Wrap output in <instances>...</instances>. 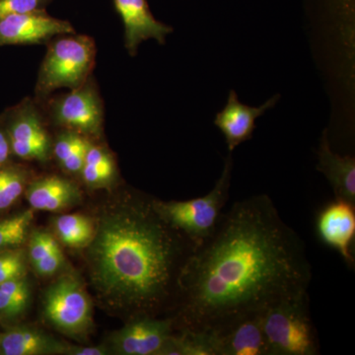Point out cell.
Returning a JSON list of instances; mask_svg holds the SVG:
<instances>
[{"instance_id":"cell-1","label":"cell","mask_w":355,"mask_h":355,"mask_svg":"<svg viewBox=\"0 0 355 355\" xmlns=\"http://www.w3.org/2000/svg\"><path fill=\"white\" fill-rule=\"evenodd\" d=\"M304 242L268 195L238 200L182 268L174 330H211L231 318L308 293Z\"/></svg>"},{"instance_id":"cell-2","label":"cell","mask_w":355,"mask_h":355,"mask_svg":"<svg viewBox=\"0 0 355 355\" xmlns=\"http://www.w3.org/2000/svg\"><path fill=\"white\" fill-rule=\"evenodd\" d=\"M85 249L98 295L132 319L173 309L195 246L158 216L153 200L128 196L103 212Z\"/></svg>"},{"instance_id":"cell-3","label":"cell","mask_w":355,"mask_h":355,"mask_svg":"<svg viewBox=\"0 0 355 355\" xmlns=\"http://www.w3.org/2000/svg\"><path fill=\"white\" fill-rule=\"evenodd\" d=\"M232 170V153H229L221 176L207 195L188 200H153V209L170 227L197 248L214 234L220 220L228 202Z\"/></svg>"},{"instance_id":"cell-4","label":"cell","mask_w":355,"mask_h":355,"mask_svg":"<svg viewBox=\"0 0 355 355\" xmlns=\"http://www.w3.org/2000/svg\"><path fill=\"white\" fill-rule=\"evenodd\" d=\"M97 49L85 35H62L49 42L36 84V99L44 101L58 89L73 90L88 80L94 69Z\"/></svg>"},{"instance_id":"cell-5","label":"cell","mask_w":355,"mask_h":355,"mask_svg":"<svg viewBox=\"0 0 355 355\" xmlns=\"http://www.w3.org/2000/svg\"><path fill=\"white\" fill-rule=\"evenodd\" d=\"M270 355H319L320 343L308 293L268 306L261 315Z\"/></svg>"},{"instance_id":"cell-6","label":"cell","mask_w":355,"mask_h":355,"mask_svg":"<svg viewBox=\"0 0 355 355\" xmlns=\"http://www.w3.org/2000/svg\"><path fill=\"white\" fill-rule=\"evenodd\" d=\"M44 314L60 333L83 338L92 329V305L85 289L71 275L51 284L44 294Z\"/></svg>"},{"instance_id":"cell-7","label":"cell","mask_w":355,"mask_h":355,"mask_svg":"<svg viewBox=\"0 0 355 355\" xmlns=\"http://www.w3.org/2000/svg\"><path fill=\"white\" fill-rule=\"evenodd\" d=\"M12 154L23 160L46 162L53 154V141L42 112L33 100H23L7 110L0 121Z\"/></svg>"},{"instance_id":"cell-8","label":"cell","mask_w":355,"mask_h":355,"mask_svg":"<svg viewBox=\"0 0 355 355\" xmlns=\"http://www.w3.org/2000/svg\"><path fill=\"white\" fill-rule=\"evenodd\" d=\"M48 113L55 125L88 139L102 133L104 106L92 77L80 87L49 101Z\"/></svg>"},{"instance_id":"cell-9","label":"cell","mask_w":355,"mask_h":355,"mask_svg":"<svg viewBox=\"0 0 355 355\" xmlns=\"http://www.w3.org/2000/svg\"><path fill=\"white\" fill-rule=\"evenodd\" d=\"M263 311L238 315L203 331L209 336L214 355H270L261 324Z\"/></svg>"},{"instance_id":"cell-10","label":"cell","mask_w":355,"mask_h":355,"mask_svg":"<svg viewBox=\"0 0 355 355\" xmlns=\"http://www.w3.org/2000/svg\"><path fill=\"white\" fill-rule=\"evenodd\" d=\"M174 331L171 317H135L112 336V345L121 355H161Z\"/></svg>"},{"instance_id":"cell-11","label":"cell","mask_w":355,"mask_h":355,"mask_svg":"<svg viewBox=\"0 0 355 355\" xmlns=\"http://www.w3.org/2000/svg\"><path fill=\"white\" fill-rule=\"evenodd\" d=\"M74 33L69 22L53 17L46 10L15 14L0 20V46L49 44L55 37Z\"/></svg>"},{"instance_id":"cell-12","label":"cell","mask_w":355,"mask_h":355,"mask_svg":"<svg viewBox=\"0 0 355 355\" xmlns=\"http://www.w3.org/2000/svg\"><path fill=\"white\" fill-rule=\"evenodd\" d=\"M316 232L320 241L335 250L354 270L355 266V203L336 198L318 211Z\"/></svg>"},{"instance_id":"cell-13","label":"cell","mask_w":355,"mask_h":355,"mask_svg":"<svg viewBox=\"0 0 355 355\" xmlns=\"http://www.w3.org/2000/svg\"><path fill=\"white\" fill-rule=\"evenodd\" d=\"M114 4L125 26V46L132 57L142 42L154 39L164 44L173 32L171 26L156 20L147 0H114Z\"/></svg>"},{"instance_id":"cell-14","label":"cell","mask_w":355,"mask_h":355,"mask_svg":"<svg viewBox=\"0 0 355 355\" xmlns=\"http://www.w3.org/2000/svg\"><path fill=\"white\" fill-rule=\"evenodd\" d=\"M279 98L275 95L261 107H250L239 101L235 90L230 91L225 107L214 119V125L223 133L229 153L253 137L257 119L275 107Z\"/></svg>"},{"instance_id":"cell-15","label":"cell","mask_w":355,"mask_h":355,"mask_svg":"<svg viewBox=\"0 0 355 355\" xmlns=\"http://www.w3.org/2000/svg\"><path fill=\"white\" fill-rule=\"evenodd\" d=\"M26 197L33 209L60 212L80 202L81 193L70 180L50 175L30 183Z\"/></svg>"},{"instance_id":"cell-16","label":"cell","mask_w":355,"mask_h":355,"mask_svg":"<svg viewBox=\"0 0 355 355\" xmlns=\"http://www.w3.org/2000/svg\"><path fill=\"white\" fill-rule=\"evenodd\" d=\"M317 169L328 180L335 198L355 203V158L352 155L342 156L331 150L328 130H324L322 135Z\"/></svg>"},{"instance_id":"cell-17","label":"cell","mask_w":355,"mask_h":355,"mask_svg":"<svg viewBox=\"0 0 355 355\" xmlns=\"http://www.w3.org/2000/svg\"><path fill=\"white\" fill-rule=\"evenodd\" d=\"M64 345L44 331L29 327H16L0 334V355L62 354Z\"/></svg>"},{"instance_id":"cell-18","label":"cell","mask_w":355,"mask_h":355,"mask_svg":"<svg viewBox=\"0 0 355 355\" xmlns=\"http://www.w3.org/2000/svg\"><path fill=\"white\" fill-rule=\"evenodd\" d=\"M80 174L84 183L91 188L107 187L116 179V162L104 147L90 144Z\"/></svg>"},{"instance_id":"cell-19","label":"cell","mask_w":355,"mask_h":355,"mask_svg":"<svg viewBox=\"0 0 355 355\" xmlns=\"http://www.w3.org/2000/svg\"><path fill=\"white\" fill-rule=\"evenodd\" d=\"M58 239L76 249L86 248L95 234V224L90 217L80 214H62L53 220Z\"/></svg>"},{"instance_id":"cell-20","label":"cell","mask_w":355,"mask_h":355,"mask_svg":"<svg viewBox=\"0 0 355 355\" xmlns=\"http://www.w3.org/2000/svg\"><path fill=\"white\" fill-rule=\"evenodd\" d=\"M30 289L26 277L0 284V321L20 316L27 308Z\"/></svg>"},{"instance_id":"cell-21","label":"cell","mask_w":355,"mask_h":355,"mask_svg":"<svg viewBox=\"0 0 355 355\" xmlns=\"http://www.w3.org/2000/svg\"><path fill=\"white\" fill-rule=\"evenodd\" d=\"M27 170L20 165L7 164L0 167V212L12 207L24 193L28 183Z\"/></svg>"},{"instance_id":"cell-22","label":"cell","mask_w":355,"mask_h":355,"mask_svg":"<svg viewBox=\"0 0 355 355\" xmlns=\"http://www.w3.org/2000/svg\"><path fill=\"white\" fill-rule=\"evenodd\" d=\"M34 218L33 210L0 219V251L20 247L26 241Z\"/></svg>"},{"instance_id":"cell-23","label":"cell","mask_w":355,"mask_h":355,"mask_svg":"<svg viewBox=\"0 0 355 355\" xmlns=\"http://www.w3.org/2000/svg\"><path fill=\"white\" fill-rule=\"evenodd\" d=\"M26 254L20 247L0 251V284L8 280L26 277Z\"/></svg>"},{"instance_id":"cell-24","label":"cell","mask_w":355,"mask_h":355,"mask_svg":"<svg viewBox=\"0 0 355 355\" xmlns=\"http://www.w3.org/2000/svg\"><path fill=\"white\" fill-rule=\"evenodd\" d=\"M58 251H60V245L50 233L36 230L30 235L28 257L32 266Z\"/></svg>"},{"instance_id":"cell-25","label":"cell","mask_w":355,"mask_h":355,"mask_svg":"<svg viewBox=\"0 0 355 355\" xmlns=\"http://www.w3.org/2000/svg\"><path fill=\"white\" fill-rule=\"evenodd\" d=\"M53 0H0V20L15 14L46 10Z\"/></svg>"},{"instance_id":"cell-26","label":"cell","mask_w":355,"mask_h":355,"mask_svg":"<svg viewBox=\"0 0 355 355\" xmlns=\"http://www.w3.org/2000/svg\"><path fill=\"white\" fill-rule=\"evenodd\" d=\"M64 265V256L60 250V251L49 254L46 258L37 261L33 266L41 277H51V275H55Z\"/></svg>"},{"instance_id":"cell-27","label":"cell","mask_w":355,"mask_h":355,"mask_svg":"<svg viewBox=\"0 0 355 355\" xmlns=\"http://www.w3.org/2000/svg\"><path fill=\"white\" fill-rule=\"evenodd\" d=\"M11 155H12V150H11L10 142L6 130L0 123V167L8 163Z\"/></svg>"},{"instance_id":"cell-28","label":"cell","mask_w":355,"mask_h":355,"mask_svg":"<svg viewBox=\"0 0 355 355\" xmlns=\"http://www.w3.org/2000/svg\"><path fill=\"white\" fill-rule=\"evenodd\" d=\"M64 354L70 355H104L108 354L103 347H83L76 345H64Z\"/></svg>"}]
</instances>
